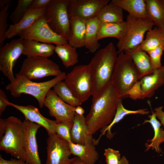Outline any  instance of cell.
Returning <instances> with one entry per match:
<instances>
[{
    "mask_svg": "<svg viewBox=\"0 0 164 164\" xmlns=\"http://www.w3.org/2000/svg\"><path fill=\"white\" fill-rule=\"evenodd\" d=\"M119 98L110 81L98 94L93 96L86 122L92 135L103 130L112 121L115 116Z\"/></svg>",
    "mask_w": 164,
    "mask_h": 164,
    "instance_id": "1",
    "label": "cell"
},
{
    "mask_svg": "<svg viewBox=\"0 0 164 164\" xmlns=\"http://www.w3.org/2000/svg\"><path fill=\"white\" fill-rule=\"evenodd\" d=\"M118 54L114 44L111 42L97 51L88 64L93 97L100 92L111 81Z\"/></svg>",
    "mask_w": 164,
    "mask_h": 164,
    "instance_id": "2",
    "label": "cell"
},
{
    "mask_svg": "<svg viewBox=\"0 0 164 164\" xmlns=\"http://www.w3.org/2000/svg\"><path fill=\"white\" fill-rule=\"evenodd\" d=\"M118 54L111 82L118 97L122 99L141 77L131 55L123 52Z\"/></svg>",
    "mask_w": 164,
    "mask_h": 164,
    "instance_id": "3",
    "label": "cell"
},
{
    "mask_svg": "<svg viewBox=\"0 0 164 164\" xmlns=\"http://www.w3.org/2000/svg\"><path fill=\"white\" fill-rule=\"evenodd\" d=\"M66 74L63 72L51 80L41 82L32 81L18 73L12 82L7 84L5 89L13 97H20L22 94L30 95L37 101L40 108L44 106L45 98L48 92L59 82L64 80Z\"/></svg>",
    "mask_w": 164,
    "mask_h": 164,
    "instance_id": "4",
    "label": "cell"
},
{
    "mask_svg": "<svg viewBox=\"0 0 164 164\" xmlns=\"http://www.w3.org/2000/svg\"><path fill=\"white\" fill-rule=\"evenodd\" d=\"M6 121V132L0 139V150L26 162L25 134L23 121L13 116L8 118Z\"/></svg>",
    "mask_w": 164,
    "mask_h": 164,
    "instance_id": "5",
    "label": "cell"
},
{
    "mask_svg": "<svg viewBox=\"0 0 164 164\" xmlns=\"http://www.w3.org/2000/svg\"><path fill=\"white\" fill-rule=\"evenodd\" d=\"M126 22L127 31L124 37L118 42V54L123 52L130 54L142 43L145 33L155 25L149 19L136 18L129 15Z\"/></svg>",
    "mask_w": 164,
    "mask_h": 164,
    "instance_id": "6",
    "label": "cell"
},
{
    "mask_svg": "<svg viewBox=\"0 0 164 164\" xmlns=\"http://www.w3.org/2000/svg\"><path fill=\"white\" fill-rule=\"evenodd\" d=\"M62 72L57 64L48 58L33 56L24 60L18 73L31 80L50 76L56 77Z\"/></svg>",
    "mask_w": 164,
    "mask_h": 164,
    "instance_id": "7",
    "label": "cell"
},
{
    "mask_svg": "<svg viewBox=\"0 0 164 164\" xmlns=\"http://www.w3.org/2000/svg\"><path fill=\"white\" fill-rule=\"evenodd\" d=\"M80 104L91 95L92 82L88 64L75 66L64 80Z\"/></svg>",
    "mask_w": 164,
    "mask_h": 164,
    "instance_id": "8",
    "label": "cell"
},
{
    "mask_svg": "<svg viewBox=\"0 0 164 164\" xmlns=\"http://www.w3.org/2000/svg\"><path fill=\"white\" fill-rule=\"evenodd\" d=\"M69 0H52L46 8L44 16L49 26L55 33L66 37L70 32L67 6Z\"/></svg>",
    "mask_w": 164,
    "mask_h": 164,
    "instance_id": "9",
    "label": "cell"
},
{
    "mask_svg": "<svg viewBox=\"0 0 164 164\" xmlns=\"http://www.w3.org/2000/svg\"><path fill=\"white\" fill-rule=\"evenodd\" d=\"M18 36L24 40H32L56 45L68 43L65 37L54 32L47 24L44 16H42L29 27L21 32Z\"/></svg>",
    "mask_w": 164,
    "mask_h": 164,
    "instance_id": "10",
    "label": "cell"
},
{
    "mask_svg": "<svg viewBox=\"0 0 164 164\" xmlns=\"http://www.w3.org/2000/svg\"><path fill=\"white\" fill-rule=\"evenodd\" d=\"M24 40L13 39L0 48V70L10 81L15 78L13 69L17 60L23 54Z\"/></svg>",
    "mask_w": 164,
    "mask_h": 164,
    "instance_id": "11",
    "label": "cell"
},
{
    "mask_svg": "<svg viewBox=\"0 0 164 164\" xmlns=\"http://www.w3.org/2000/svg\"><path fill=\"white\" fill-rule=\"evenodd\" d=\"M46 144L45 164H71L75 159L70 157L72 154L69 142L56 133L48 135Z\"/></svg>",
    "mask_w": 164,
    "mask_h": 164,
    "instance_id": "12",
    "label": "cell"
},
{
    "mask_svg": "<svg viewBox=\"0 0 164 164\" xmlns=\"http://www.w3.org/2000/svg\"><path fill=\"white\" fill-rule=\"evenodd\" d=\"M109 0H69L67 11L69 18L76 17L87 21L96 17L101 8Z\"/></svg>",
    "mask_w": 164,
    "mask_h": 164,
    "instance_id": "13",
    "label": "cell"
},
{
    "mask_svg": "<svg viewBox=\"0 0 164 164\" xmlns=\"http://www.w3.org/2000/svg\"><path fill=\"white\" fill-rule=\"evenodd\" d=\"M44 106L49 110V114L54 117L57 123L66 121L73 122L75 114V107L61 100L50 90L44 99Z\"/></svg>",
    "mask_w": 164,
    "mask_h": 164,
    "instance_id": "14",
    "label": "cell"
},
{
    "mask_svg": "<svg viewBox=\"0 0 164 164\" xmlns=\"http://www.w3.org/2000/svg\"><path fill=\"white\" fill-rule=\"evenodd\" d=\"M23 121L25 134L26 162L29 164H42L36 138L37 132L41 126L28 120Z\"/></svg>",
    "mask_w": 164,
    "mask_h": 164,
    "instance_id": "15",
    "label": "cell"
},
{
    "mask_svg": "<svg viewBox=\"0 0 164 164\" xmlns=\"http://www.w3.org/2000/svg\"><path fill=\"white\" fill-rule=\"evenodd\" d=\"M8 105L13 107L21 112L25 120L39 125L46 130L48 135L55 133L57 122L55 121L48 119L42 115L38 109L31 105L22 106L8 102Z\"/></svg>",
    "mask_w": 164,
    "mask_h": 164,
    "instance_id": "16",
    "label": "cell"
},
{
    "mask_svg": "<svg viewBox=\"0 0 164 164\" xmlns=\"http://www.w3.org/2000/svg\"><path fill=\"white\" fill-rule=\"evenodd\" d=\"M46 9L29 8L17 23L9 26L6 34V39L18 35L22 31L29 27L39 18L44 15Z\"/></svg>",
    "mask_w": 164,
    "mask_h": 164,
    "instance_id": "17",
    "label": "cell"
},
{
    "mask_svg": "<svg viewBox=\"0 0 164 164\" xmlns=\"http://www.w3.org/2000/svg\"><path fill=\"white\" fill-rule=\"evenodd\" d=\"M142 91V99L150 98L155 91L164 84V65L154 70L149 75L140 79Z\"/></svg>",
    "mask_w": 164,
    "mask_h": 164,
    "instance_id": "18",
    "label": "cell"
},
{
    "mask_svg": "<svg viewBox=\"0 0 164 164\" xmlns=\"http://www.w3.org/2000/svg\"><path fill=\"white\" fill-rule=\"evenodd\" d=\"M71 142L81 145H86L94 142L92 135L89 132L85 117L75 114L71 130Z\"/></svg>",
    "mask_w": 164,
    "mask_h": 164,
    "instance_id": "19",
    "label": "cell"
},
{
    "mask_svg": "<svg viewBox=\"0 0 164 164\" xmlns=\"http://www.w3.org/2000/svg\"><path fill=\"white\" fill-rule=\"evenodd\" d=\"M69 19V44L76 48L84 47L86 21L76 17H71Z\"/></svg>",
    "mask_w": 164,
    "mask_h": 164,
    "instance_id": "20",
    "label": "cell"
},
{
    "mask_svg": "<svg viewBox=\"0 0 164 164\" xmlns=\"http://www.w3.org/2000/svg\"><path fill=\"white\" fill-rule=\"evenodd\" d=\"M72 154L79 158L86 164H95L99 155L93 142L86 145L69 142Z\"/></svg>",
    "mask_w": 164,
    "mask_h": 164,
    "instance_id": "21",
    "label": "cell"
},
{
    "mask_svg": "<svg viewBox=\"0 0 164 164\" xmlns=\"http://www.w3.org/2000/svg\"><path fill=\"white\" fill-rule=\"evenodd\" d=\"M55 47V46L51 44L24 40L23 55L27 57L39 56L48 58L53 54Z\"/></svg>",
    "mask_w": 164,
    "mask_h": 164,
    "instance_id": "22",
    "label": "cell"
},
{
    "mask_svg": "<svg viewBox=\"0 0 164 164\" xmlns=\"http://www.w3.org/2000/svg\"><path fill=\"white\" fill-rule=\"evenodd\" d=\"M149 120H145L143 123H149L151 125L154 131V135L152 139L148 140L145 144L146 149L148 151L150 148L159 153L162 152L160 145L164 142V129L161 127V124L157 119L153 111L152 114L148 115Z\"/></svg>",
    "mask_w": 164,
    "mask_h": 164,
    "instance_id": "23",
    "label": "cell"
},
{
    "mask_svg": "<svg viewBox=\"0 0 164 164\" xmlns=\"http://www.w3.org/2000/svg\"><path fill=\"white\" fill-rule=\"evenodd\" d=\"M111 2L127 12L132 16L148 19L145 0H112Z\"/></svg>",
    "mask_w": 164,
    "mask_h": 164,
    "instance_id": "24",
    "label": "cell"
},
{
    "mask_svg": "<svg viewBox=\"0 0 164 164\" xmlns=\"http://www.w3.org/2000/svg\"><path fill=\"white\" fill-rule=\"evenodd\" d=\"M127 30V24L126 21L115 23L100 22L98 39L99 40L104 38L114 37L118 41L124 37Z\"/></svg>",
    "mask_w": 164,
    "mask_h": 164,
    "instance_id": "25",
    "label": "cell"
},
{
    "mask_svg": "<svg viewBox=\"0 0 164 164\" xmlns=\"http://www.w3.org/2000/svg\"><path fill=\"white\" fill-rule=\"evenodd\" d=\"M100 22L97 17L86 21L84 47L93 53L100 48L98 35Z\"/></svg>",
    "mask_w": 164,
    "mask_h": 164,
    "instance_id": "26",
    "label": "cell"
},
{
    "mask_svg": "<svg viewBox=\"0 0 164 164\" xmlns=\"http://www.w3.org/2000/svg\"><path fill=\"white\" fill-rule=\"evenodd\" d=\"M148 19L164 31V0H145Z\"/></svg>",
    "mask_w": 164,
    "mask_h": 164,
    "instance_id": "27",
    "label": "cell"
},
{
    "mask_svg": "<svg viewBox=\"0 0 164 164\" xmlns=\"http://www.w3.org/2000/svg\"><path fill=\"white\" fill-rule=\"evenodd\" d=\"M160 46L164 47L163 32L155 26L147 32L145 39L134 50L147 52Z\"/></svg>",
    "mask_w": 164,
    "mask_h": 164,
    "instance_id": "28",
    "label": "cell"
},
{
    "mask_svg": "<svg viewBox=\"0 0 164 164\" xmlns=\"http://www.w3.org/2000/svg\"><path fill=\"white\" fill-rule=\"evenodd\" d=\"M149 113V111L147 109H140L136 110H131L125 108L123 106L122 99L119 98L117 108L116 112L114 117L110 124L103 130L97 141L101 136L105 134L107 132V137L108 138L111 139L113 136L114 134L111 132V129L112 126L118 122L126 115L130 114H139L141 115L147 114Z\"/></svg>",
    "mask_w": 164,
    "mask_h": 164,
    "instance_id": "29",
    "label": "cell"
},
{
    "mask_svg": "<svg viewBox=\"0 0 164 164\" xmlns=\"http://www.w3.org/2000/svg\"><path fill=\"white\" fill-rule=\"evenodd\" d=\"M123 9L110 2L104 6L97 18L101 22L115 23L124 21Z\"/></svg>",
    "mask_w": 164,
    "mask_h": 164,
    "instance_id": "30",
    "label": "cell"
},
{
    "mask_svg": "<svg viewBox=\"0 0 164 164\" xmlns=\"http://www.w3.org/2000/svg\"><path fill=\"white\" fill-rule=\"evenodd\" d=\"M76 49L69 43L55 45V52L66 68L73 66L78 63V55Z\"/></svg>",
    "mask_w": 164,
    "mask_h": 164,
    "instance_id": "31",
    "label": "cell"
},
{
    "mask_svg": "<svg viewBox=\"0 0 164 164\" xmlns=\"http://www.w3.org/2000/svg\"><path fill=\"white\" fill-rule=\"evenodd\" d=\"M130 54L141 78L152 73L153 71L149 57L146 52L141 50H134Z\"/></svg>",
    "mask_w": 164,
    "mask_h": 164,
    "instance_id": "32",
    "label": "cell"
},
{
    "mask_svg": "<svg viewBox=\"0 0 164 164\" xmlns=\"http://www.w3.org/2000/svg\"><path fill=\"white\" fill-rule=\"evenodd\" d=\"M63 101L74 107L81 105L79 101L64 81H60L56 84L53 90Z\"/></svg>",
    "mask_w": 164,
    "mask_h": 164,
    "instance_id": "33",
    "label": "cell"
},
{
    "mask_svg": "<svg viewBox=\"0 0 164 164\" xmlns=\"http://www.w3.org/2000/svg\"><path fill=\"white\" fill-rule=\"evenodd\" d=\"M33 0H19L17 4L11 14L10 18L13 24L17 23L21 19L28 9Z\"/></svg>",
    "mask_w": 164,
    "mask_h": 164,
    "instance_id": "34",
    "label": "cell"
},
{
    "mask_svg": "<svg viewBox=\"0 0 164 164\" xmlns=\"http://www.w3.org/2000/svg\"><path fill=\"white\" fill-rule=\"evenodd\" d=\"M11 3L8 4L0 11V48L3 46L6 39L5 35L9 24L7 23V18L9 14L8 10Z\"/></svg>",
    "mask_w": 164,
    "mask_h": 164,
    "instance_id": "35",
    "label": "cell"
},
{
    "mask_svg": "<svg viewBox=\"0 0 164 164\" xmlns=\"http://www.w3.org/2000/svg\"><path fill=\"white\" fill-rule=\"evenodd\" d=\"M73 122L66 121L57 123L56 133L61 138L68 142H71V130Z\"/></svg>",
    "mask_w": 164,
    "mask_h": 164,
    "instance_id": "36",
    "label": "cell"
},
{
    "mask_svg": "<svg viewBox=\"0 0 164 164\" xmlns=\"http://www.w3.org/2000/svg\"><path fill=\"white\" fill-rule=\"evenodd\" d=\"M164 50V48L160 46L147 52L149 57L153 71L162 66L161 57Z\"/></svg>",
    "mask_w": 164,
    "mask_h": 164,
    "instance_id": "37",
    "label": "cell"
},
{
    "mask_svg": "<svg viewBox=\"0 0 164 164\" xmlns=\"http://www.w3.org/2000/svg\"><path fill=\"white\" fill-rule=\"evenodd\" d=\"M104 155L106 164H118L121 158L119 151L111 148L105 149Z\"/></svg>",
    "mask_w": 164,
    "mask_h": 164,
    "instance_id": "38",
    "label": "cell"
},
{
    "mask_svg": "<svg viewBox=\"0 0 164 164\" xmlns=\"http://www.w3.org/2000/svg\"><path fill=\"white\" fill-rule=\"evenodd\" d=\"M132 99H142V91L139 80H138L129 90L126 94Z\"/></svg>",
    "mask_w": 164,
    "mask_h": 164,
    "instance_id": "39",
    "label": "cell"
},
{
    "mask_svg": "<svg viewBox=\"0 0 164 164\" xmlns=\"http://www.w3.org/2000/svg\"><path fill=\"white\" fill-rule=\"evenodd\" d=\"M52 0H33L29 8L34 9L46 8Z\"/></svg>",
    "mask_w": 164,
    "mask_h": 164,
    "instance_id": "40",
    "label": "cell"
},
{
    "mask_svg": "<svg viewBox=\"0 0 164 164\" xmlns=\"http://www.w3.org/2000/svg\"><path fill=\"white\" fill-rule=\"evenodd\" d=\"M9 100L6 95L4 91L1 89H0V115H1L9 106Z\"/></svg>",
    "mask_w": 164,
    "mask_h": 164,
    "instance_id": "41",
    "label": "cell"
},
{
    "mask_svg": "<svg viewBox=\"0 0 164 164\" xmlns=\"http://www.w3.org/2000/svg\"><path fill=\"white\" fill-rule=\"evenodd\" d=\"M163 106H160L155 108L153 111L156 118L159 119L164 128V111L162 110Z\"/></svg>",
    "mask_w": 164,
    "mask_h": 164,
    "instance_id": "42",
    "label": "cell"
},
{
    "mask_svg": "<svg viewBox=\"0 0 164 164\" xmlns=\"http://www.w3.org/2000/svg\"><path fill=\"white\" fill-rule=\"evenodd\" d=\"M26 162L22 160L11 158L8 160L3 159L0 155V164H24Z\"/></svg>",
    "mask_w": 164,
    "mask_h": 164,
    "instance_id": "43",
    "label": "cell"
},
{
    "mask_svg": "<svg viewBox=\"0 0 164 164\" xmlns=\"http://www.w3.org/2000/svg\"><path fill=\"white\" fill-rule=\"evenodd\" d=\"M6 129V119H0V139L4 135Z\"/></svg>",
    "mask_w": 164,
    "mask_h": 164,
    "instance_id": "44",
    "label": "cell"
},
{
    "mask_svg": "<svg viewBox=\"0 0 164 164\" xmlns=\"http://www.w3.org/2000/svg\"><path fill=\"white\" fill-rule=\"evenodd\" d=\"M75 112L78 115L82 116L84 113V110L82 107L78 106L75 107Z\"/></svg>",
    "mask_w": 164,
    "mask_h": 164,
    "instance_id": "45",
    "label": "cell"
},
{
    "mask_svg": "<svg viewBox=\"0 0 164 164\" xmlns=\"http://www.w3.org/2000/svg\"><path fill=\"white\" fill-rule=\"evenodd\" d=\"M11 0H0V9H1L10 3Z\"/></svg>",
    "mask_w": 164,
    "mask_h": 164,
    "instance_id": "46",
    "label": "cell"
},
{
    "mask_svg": "<svg viewBox=\"0 0 164 164\" xmlns=\"http://www.w3.org/2000/svg\"><path fill=\"white\" fill-rule=\"evenodd\" d=\"M118 164H129V162L124 156H122Z\"/></svg>",
    "mask_w": 164,
    "mask_h": 164,
    "instance_id": "47",
    "label": "cell"
},
{
    "mask_svg": "<svg viewBox=\"0 0 164 164\" xmlns=\"http://www.w3.org/2000/svg\"><path fill=\"white\" fill-rule=\"evenodd\" d=\"M71 164H86L81 160L78 157H76L74 160Z\"/></svg>",
    "mask_w": 164,
    "mask_h": 164,
    "instance_id": "48",
    "label": "cell"
},
{
    "mask_svg": "<svg viewBox=\"0 0 164 164\" xmlns=\"http://www.w3.org/2000/svg\"><path fill=\"white\" fill-rule=\"evenodd\" d=\"M24 164H29V163L26 162H25Z\"/></svg>",
    "mask_w": 164,
    "mask_h": 164,
    "instance_id": "49",
    "label": "cell"
},
{
    "mask_svg": "<svg viewBox=\"0 0 164 164\" xmlns=\"http://www.w3.org/2000/svg\"><path fill=\"white\" fill-rule=\"evenodd\" d=\"M163 34H164V31H163Z\"/></svg>",
    "mask_w": 164,
    "mask_h": 164,
    "instance_id": "50",
    "label": "cell"
}]
</instances>
